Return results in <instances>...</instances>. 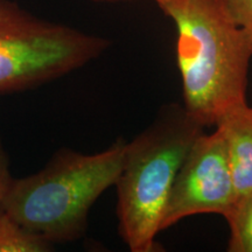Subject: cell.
Segmentation results:
<instances>
[{"label": "cell", "instance_id": "cell-1", "mask_svg": "<svg viewBox=\"0 0 252 252\" xmlns=\"http://www.w3.org/2000/svg\"><path fill=\"white\" fill-rule=\"evenodd\" d=\"M176 27L185 109L206 126L247 103L252 35L229 0H152Z\"/></svg>", "mask_w": 252, "mask_h": 252}, {"label": "cell", "instance_id": "cell-2", "mask_svg": "<svg viewBox=\"0 0 252 252\" xmlns=\"http://www.w3.org/2000/svg\"><path fill=\"white\" fill-rule=\"evenodd\" d=\"M126 141L94 154L62 149L39 172L13 179L0 207L46 241L68 243L86 234L91 207L117 181Z\"/></svg>", "mask_w": 252, "mask_h": 252}, {"label": "cell", "instance_id": "cell-3", "mask_svg": "<svg viewBox=\"0 0 252 252\" xmlns=\"http://www.w3.org/2000/svg\"><path fill=\"white\" fill-rule=\"evenodd\" d=\"M204 126L178 104L125 144L117 187L119 235L132 252L157 250L156 238L178 171Z\"/></svg>", "mask_w": 252, "mask_h": 252}, {"label": "cell", "instance_id": "cell-4", "mask_svg": "<svg viewBox=\"0 0 252 252\" xmlns=\"http://www.w3.org/2000/svg\"><path fill=\"white\" fill-rule=\"evenodd\" d=\"M110 41L0 0V94L33 89L94 61Z\"/></svg>", "mask_w": 252, "mask_h": 252}, {"label": "cell", "instance_id": "cell-5", "mask_svg": "<svg viewBox=\"0 0 252 252\" xmlns=\"http://www.w3.org/2000/svg\"><path fill=\"white\" fill-rule=\"evenodd\" d=\"M237 201L226 145L219 127L195 139L173 182L160 231L186 217L219 214L225 217Z\"/></svg>", "mask_w": 252, "mask_h": 252}, {"label": "cell", "instance_id": "cell-6", "mask_svg": "<svg viewBox=\"0 0 252 252\" xmlns=\"http://www.w3.org/2000/svg\"><path fill=\"white\" fill-rule=\"evenodd\" d=\"M215 126L224 137L237 198L244 196L252 191V106L230 110Z\"/></svg>", "mask_w": 252, "mask_h": 252}, {"label": "cell", "instance_id": "cell-7", "mask_svg": "<svg viewBox=\"0 0 252 252\" xmlns=\"http://www.w3.org/2000/svg\"><path fill=\"white\" fill-rule=\"evenodd\" d=\"M52 243L21 225L0 207V252H48Z\"/></svg>", "mask_w": 252, "mask_h": 252}, {"label": "cell", "instance_id": "cell-8", "mask_svg": "<svg viewBox=\"0 0 252 252\" xmlns=\"http://www.w3.org/2000/svg\"><path fill=\"white\" fill-rule=\"evenodd\" d=\"M224 219L230 228L229 252H252V191L237 198Z\"/></svg>", "mask_w": 252, "mask_h": 252}, {"label": "cell", "instance_id": "cell-9", "mask_svg": "<svg viewBox=\"0 0 252 252\" xmlns=\"http://www.w3.org/2000/svg\"><path fill=\"white\" fill-rule=\"evenodd\" d=\"M229 5L238 24L252 35V0H229Z\"/></svg>", "mask_w": 252, "mask_h": 252}, {"label": "cell", "instance_id": "cell-10", "mask_svg": "<svg viewBox=\"0 0 252 252\" xmlns=\"http://www.w3.org/2000/svg\"><path fill=\"white\" fill-rule=\"evenodd\" d=\"M13 179L14 178H12L11 175V169H9L8 156L1 143V139H0V201L7 193Z\"/></svg>", "mask_w": 252, "mask_h": 252}, {"label": "cell", "instance_id": "cell-11", "mask_svg": "<svg viewBox=\"0 0 252 252\" xmlns=\"http://www.w3.org/2000/svg\"><path fill=\"white\" fill-rule=\"evenodd\" d=\"M96 2H119V1H130V0H91Z\"/></svg>", "mask_w": 252, "mask_h": 252}]
</instances>
